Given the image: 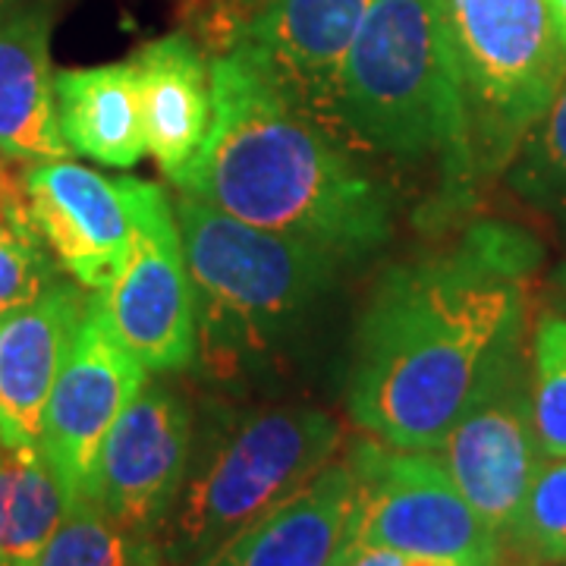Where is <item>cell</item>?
Instances as JSON below:
<instances>
[{"mask_svg": "<svg viewBox=\"0 0 566 566\" xmlns=\"http://www.w3.org/2000/svg\"><path fill=\"white\" fill-rule=\"evenodd\" d=\"M371 0H182V32L208 57L249 63L334 139L346 51Z\"/></svg>", "mask_w": 566, "mask_h": 566, "instance_id": "cell-7", "label": "cell"}, {"mask_svg": "<svg viewBox=\"0 0 566 566\" xmlns=\"http://www.w3.org/2000/svg\"><path fill=\"white\" fill-rule=\"evenodd\" d=\"M510 182L532 208L566 230V80L520 142L510 161Z\"/></svg>", "mask_w": 566, "mask_h": 566, "instance_id": "cell-22", "label": "cell"}, {"mask_svg": "<svg viewBox=\"0 0 566 566\" xmlns=\"http://www.w3.org/2000/svg\"><path fill=\"white\" fill-rule=\"evenodd\" d=\"M35 566H167V560L158 542L117 526L92 497H76Z\"/></svg>", "mask_w": 566, "mask_h": 566, "instance_id": "cell-21", "label": "cell"}, {"mask_svg": "<svg viewBox=\"0 0 566 566\" xmlns=\"http://www.w3.org/2000/svg\"><path fill=\"white\" fill-rule=\"evenodd\" d=\"M192 409L180 390L145 381L104 438L92 501L126 532L158 542L192 460Z\"/></svg>", "mask_w": 566, "mask_h": 566, "instance_id": "cell-12", "label": "cell"}, {"mask_svg": "<svg viewBox=\"0 0 566 566\" xmlns=\"http://www.w3.org/2000/svg\"><path fill=\"white\" fill-rule=\"evenodd\" d=\"M29 208L41 237L82 290L107 286L133 237L129 177H104L76 161H39L25 167Z\"/></svg>", "mask_w": 566, "mask_h": 566, "instance_id": "cell-13", "label": "cell"}, {"mask_svg": "<svg viewBox=\"0 0 566 566\" xmlns=\"http://www.w3.org/2000/svg\"><path fill=\"white\" fill-rule=\"evenodd\" d=\"M547 7H551V20H554V29H557V39H560L566 51V0H547Z\"/></svg>", "mask_w": 566, "mask_h": 566, "instance_id": "cell-26", "label": "cell"}, {"mask_svg": "<svg viewBox=\"0 0 566 566\" xmlns=\"http://www.w3.org/2000/svg\"><path fill=\"white\" fill-rule=\"evenodd\" d=\"M88 293L57 283L39 303L0 322V438L41 444L44 409L76 344Z\"/></svg>", "mask_w": 566, "mask_h": 566, "instance_id": "cell-14", "label": "cell"}, {"mask_svg": "<svg viewBox=\"0 0 566 566\" xmlns=\"http://www.w3.org/2000/svg\"><path fill=\"white\" fill-rule=\"evenodd\" d=\"M554 290H557V300L566 308V262L554 271Z\"/></svg>", "mask_w": 566, "mask_h": 566, "instance_id": "cell-27", "label": "cell"}, {"mask_svg": "<svg viewBox=\"0 0 566 566\" xmlns=\"http://www.w3.org/2000/svg\"><path fill=\"white\" fill-rule=\"evenodd\" d=\"M177 189L340 259H363L390 240L385 186L237 57H211V129Z\"/></svg>", "mask_w": 566, "mask_h": 566, "instance_id": "cell-2", "label": "cell"}, {"mask_svg": "<svg viewBox=\"0 0 566 566\" xmlns=\"http://www.w3.org/2000/svg\"><path fill=\"white\" fill-rule=\"evenodd\" d=\"M504 542L526 564L566 566V457L545 460L535 472Z\"/></svg>", "mask_w": 566, "mask_h": 566, "instance_id": "cell-23", "label": "cell"}, {"mask_svg": "<svg viewBox=\"0 0 566 566\" xmlns=\"http://www.w3.org/2000/svg\"><path fill=\"white\" fill-rule=\"evenodd\" d=\"M145 381L148 368L114 337L102 305L88 296L76 344L44 409L39 444L70 501L92 497L104 438Z\"/></svg>", "mask_w": 566, "mask_h": 566, "instance_id": "cell-11", "label": "cell"}, {"mask_svg": "<svg viewBox=\"0 0 566 566\" xmlns=\"http://www.w3.org/2000/svg\"><path fill=\"white\" fill-rule=\"evenodd\" d=\"M337 139L397 161L441 158L450 182L472 177L444 0H371L346 51Z\"/></svg>", "mask_w": 566, "mask_h": 566, "instance_id": "cell-4", "label": "cell"}, {"mask_svg": "<svg viewBox=\"0 0 566 566\" xmlns=\"http://www.w3.org/2000/svg\"><path fill=\"white\" fill-rule=\"evenodd\" d=\"M472 174L513 161L566 80L547 0H444Z\"/></svg>", "mask_w": 566, "mask_h": 566, "instance_id": "cell-6", "label": "cell"}, {"mask_svg": "<svg viewBox=\"0 0 566 566\" xmlns=\"http://www.w3.org/2000/svg\"><path fill=\"white\" fill-rule=\"evenodd\" d=\"M532 419L545 460L566 457V315L551 312L532 344Z\"/></svg>", "mask_w": 566, "mask_h": 566, "instance_id": "cell-24", "label": "cell"}, {"mask_svg": "<svg viewBox=\"0 0 566 566\" xmlns=\"http://www.w3.org/2000/svg\"><path fill=\"white\" fill-rule=\"evenodd\" d=\"M528 245L475 227L378 277L353 344L349 419L397 450H438L523 334Z\"/></svg>", "mask_w": 566, "mask_h": 566, "instance_id": "cell-1", "label": "cell"}, {"mask_svg": "<svg viewBox=\"0 0 566 566\" xmlns=\"http://www.w3.org/2000/svg\"><path fill=\"white\" fill-rule=\"evenodd\" d=\"M145 145L177 182L211 129V57L189 32H170L133 54Z\"/></svg>", "mask_w": 566, "mask_h": 566, "instance_id": "cell-17", "label": "cell"}, {"mask_svg": "<svg viewBox=\"0 0 566 566\" xmlns=\"http://www.w3.org/2000/svg\"><path fill=\"white\" fill-rule=\"evenodd\" d=\"M133 237L120 268L95 303L114 337L148 371H180L196 363V296L186 268L180 221L161 186L129 180Z\"/></svg>", "mask_w": 566, "mask_h": 566, "instance_id": "cell-9", "label": "cell"}, {"mask_svg": "<svg viewBox=\"0 0 566 566\" xmlns=\"http://www.w3.org/2000/svg\"><path fill=\"white\" fill-rule=\"evenodd\" d=\"M61 283V264L29 208L25 170L0 158V322Z\"/></svg>", "mask_w": 566, "mask_h": 566, "instance_id": "cell-20", "label": "cell"}, {"mask_svg": "<svg viewBox=\"0 0 566 566\" xmlns=\"http://www.w3.org/2000/svg\"><path fill=\"white\" fill-rule=\"evenodd\" d=\"M174 208L196 296V359L221 381L271 365L315 322L346 259L180 189Z\"/></svg>", "mask_w": 566, "mask_h": 566, "instance_id": "cell-3", "label": "cell"}, {"mask_svg": "<svg viewBox=\"0 0 566 566\" xmlns=\"http://www.w3.org/2000/svg\"><path fill=\"white\" fill-rule=\"evenodd\" d=\"M57 120L70 151L104 167H133L148 151L133 57L57 70Z\"/></svg>", "mask_w": 566, "mask_h": 566, "instance_id": "cell-18", "label": "cell"}, {"mask_svg": "<svg viewBox=\"0 0 566 566\" xmlns=\"http://www.w3.org/2000/svg\"><path fill=\"white\" fill-rule=\"evenodd\" d=\"M337 566H406V554L394 551V547L365 545V542H353L340 554Z\"/></svg>", "mask_w": 566, "mask_h": 566, "instance_id": "cell-25", "label": "cell"}, {"mask_svg": "<svg viewBox=\"0 0 566 566\" xmlns=\"http://www.w3.org/2000/svg\"><path fill=\"white\" fill-rule=\"evenodd\" d=\"M51 66V13L44 7L0 10V158L17 164L70 158L57 120Z\"/></svg>", "mask_w": 566, "mask_h": 566, "instance_id": "cell-16", "label": "cell"}, {"mask_svg": "<svg viewBox=\"0 0 566 566\" xmlns=\"http://www.w3.org/2000/svg\"><path fill=\"white\" fill-rule=\"evenodd\" d=\"M340 422L315 406H264L223 419L202 447L164 520L167 566H199L334 463Z\"/></svg>", "mask_w": 566, "mask_h": 566, "instance_id": "cell-5", "label": "cell"}, {"mask_svg": "<svg viewBox=\"0 0 566 566\" xmlns=\"http://www.w3.org/2000/svg\"><path fill=\"white\" fill-rule=\"evenodd\" d=\"M434 453L465 501L504 542L535 472L545 463L532 419V371L520 340L497 359Z\"/></svg>", "mask_w": 566, "mask_h": 566, "instance_id": "cell-10", "label": "cell"}, {"mask_svg": "<svg viewBox=\"0 0 566 566\" xmlns=\"http://www.w3.org/2000/svg\"><path fill=\"white\" fill-rule=\"evenodd\" d=\"M346 463L356 479L353 542L453 566L501 564V535L465 501L434 450L363 441Z\"/></svg>", "mask_w": 566, "mask_h": 566, "instance_id": "cell-8", "label": "cell"}, {"mask_svg": "<svg viewBox=\"0 0 566 566\" xmlns=\"http://www.w3.org/2000/svg\"><path fill=\"white\" fill-rule=\"evenodd\" d=\"M70 497L39 444L0 438V566H35Z\"/></svg>", "mask_w": 566, "mask_h": 566, "instance_id": "cell-19", "label": "cell"}, {"mask_svg": "<svg viewBox=\"0 0 566 566\" xmlns=\"http://www.w3.org/2000/svg\"><path fill=\"white\" fill-rule=\"evenodd\" d=\"M353 469L331 463L199 566H337L353 538Z\"/></svg>", "mask_w": 566, "mask_h": 566, "instance_id": "cell-15", "label": "cell"}]
</instances>
